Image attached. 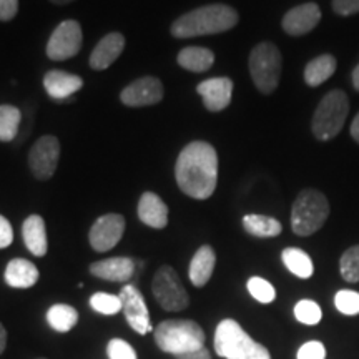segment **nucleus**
<instances>
[{"instance_id":"1","label":"nucleus","mask_w":359,"mask_h":359,"mask_svg":"<svg viewBox=\"0 0 359 359\" xmlns=\"http://www.w3.org/2000/svg\"><path fill=\"white\" fill-rule=\"evenodd\" d=\"M175 178L180 190L190 198L208 200L218 183L217 150L201 140L188 143L177 158Z\"/></svg>"},{"instance_id":"2","label":"nucleus","mask_w":359,"mask_h":359,"mask_svg":"<svg viewBox=\"0 0 359 359\" xmlns=\"http://www.w3.org/2000/svg\"><path fill=\"white\" fill-rule=\"evenodd\" d=\"M238 24V12L224 4L195 8L173 22L170 32L175 39H191L231 30Z\"/></svg>"},{"instance_id":"3","label":"nucleus","mask_w":359,"mask_h":359,"mask_svg":"<svg viewBox=\"0 0 359 359\" xmlns=\"http://www.w3.org/2000/svg\"><path fill=\"white\" fill-rule=\"evenodd\" d=\"M215 351L224 359H271L268 349L251 339L235 320H223L217 326Z\"/></svg>"},{"instance_id":"4","label":"nucleus","mask_w":359,"mask_h":359,"mask_svg":"<svg viewBox=\"0 0 359 359\" xmlns=\"http://www.w3.org/2000/svg\"><path fill=\"white\" fill-rule=\"evenodd\" d=\"M155 343L161 351L178 354L195 351L205 346V331L198 323L190 320H168L155 327Z\"/></svg>"},{"instance_id":"5","label":"nucleus","mask_w":359,"mask_h":359,"mask_svg":"<svg viewBox=\"0 0 359 359\" xmlns=\"http://www.w3.org/2000/svg\"><path fill=\"white\" fill-rule=\"evenodd\" d=\"M330 217V203L325 193L306 188L296 196L291 208V228L298 236H309L318 230Z\"/></svg>"},{"instance_id":"6","label":"nucleus","mask_w":359,"mask_h":359,"mask_svg":"<svg viewBox=\"0 0 359 359\" xmlns=\"http://www.w3.org/2000/svg\"><path fill=\"white\" fill-rule=\"evenodd\" d=\"M349 114V100L343 90H331L318 103L313 114L311 130L320 142H330L344 127Z\"/></svg>"},{"instance_id":"7","label":"nucleus","mask_w":359,"mask_h":359,"mask_svg":"<svg viewBox=\"0 0 359 359\" xmlns=\"http://www.w3.org/2000/svg\"><path fill=\"white\" fill-rule=\"evenodd\" d=\"M250 75L255 87L264 95H269L278 88L281 79L283 57L280 48L271 42H262L250 53Z\"/></svg>"},{"instance_id":"8","label":"nucleus","mask_w":359,"mask_h":359,"mask_svg":"<svg viewBox=\"0 0 359 359\" xmlns=\"http://www.w3.org/2000/svg\"><path fill=\"white\" fill-rule=\"evenodd\" d=\"M151 291L165 311L178 313L187 309L190 304V298H188L187 290L183 288L177 271L168 264L161 266L155 273L154 281H151Z\"/></svg>"},{"instance_id":"9","label":"nucleus","mask_w":359,"mask_h":359,"mask_svg":"<svg viewBox=\"0 0 359 359\" xmlns=\"http://www.w3.org/2000/svg\"><path fill=\"white\" fill-rule=\"evenodd\" d=\"M82 27L77 20H64L57 25L47 43V57L50 60H69L82 48Z\"/></svg>"},{"instance_id":"10","label":"nucleus","mask_w":359,"mask_h":359,"mask_svg":"<svg viewBox=\"0 0 359 359\" xmlns=\"http://www.w3.org/2000/svg\"><path fill=\"white\" fill-rule=\"evenodd\" d=\"M60 160V142L52 135L40 137L30 148L29 167L37 180H48L53 177Z\"/></svg>"},{"instance_id":"11","label":"nucleus","mask_w":359,"mask_h":359,"mask_svg":"<svg viewBox=\"0 0 359 359\" xmlns=\"http://www.w3.org/2000/svg\"><path fill=\"white\" fill-rule=\"evenodd\" d=\"M118 296L122 299V311L125 314V320L132 326L133 331H137L142 336L148 334L150 331H155L154 326H151L150 311H148L145 298L137 290V286L125 285Z\"/></svg>"},{"instance_id":"12","label":"nucleus","mask_w":359,"mask_h":359,"mask_svg":"<svg viewBox=\"0 0 359 359\" xmlns=\"http://www.w3.org/2000/svg\"><path fill=\"white\" fill-rule=\"evenodd\" d=\"M125 233V218L118 213L103 215L93 223L90 228L88 241L92 248L103 253V251H110L120 243Z\"/></svg>"},{"instance_id":"13","label":"nucleus","mask_w":359,"mask_h":359,"mask_svg":"<svg viewBox=\"0 0 359 359\" xmlns=\"http://www.w3.org/2000/svg\"><path fill=\"white\" fill-rule=\"evenodd\" d=\"M163 98V83L155 77H142L125 87L120 93V100L127 107L156 105Z\"/></svg>"},{"instance_id":"14","label":"nucleus","mask_w":359,"mask_h":359,"mask_svg":"<svg viewBox=\"0 0 359 359\" xmlns=\"http://www.w3.org/2000/svg\"><path fill=\"white\" fill-rule=\"evenodd\" d=\"M321 20V8L316 4L309 2L303 6L293 7L291 11L286 12L283 17V30L291 37H302L311 32V30L320 24Z\"/></svg>"},{"instance_id":"15","label":"nucleus","mask_w":359,"mask_h":359,"mask_svg":"<svg viewBox=\"0 0 359 359\" xmlns=\"http://www.w3.org/2000/svg\"><path fill=\"white\" fill-rule=\"evenodd\" d=\"M196 92L203 98V105L210 111H222L231 103L233 80L228 77L208 79L198 83Z\"/></svg>"},{"instance_id":"16","label":"nucleus","mask_w":359,"mask_h":359,"mask_svg":"<svg viewBox=\"0 0 359 359\" xmlns=\"http://www.w3.org/2000/svg\"><path fill=\"white\" fill-rule=\"evenodd\" d=\"M43 87L53 100H67L83 87V80L64 70H48L43 77Z\"/></svg>"},{"instance_id":"17","label":"nucleus","mask_w":359,"mask_h":359,"mask_svg":"<svg viewBox=\"0 0 359 359\" xmlns=\"http://www.w3.org/2000/svg\"><path fill=\"white\" fill-rule=\"evenodd\" d=\"M125 48V37L120 32H111L105 35L95 45L92 55H90V67L93 70H105L122 55Z\"/></svg>"},{"instance_id":"18","label":"nucleus","mask_w":359,"mask_h":359,"mask_svg":"<svg viewBox=\"0 0 359 359\" xmlns=\"http://www.w3.org/2000/svg\"><path fill=\"white\" fill-rule=\"evenodd\" d=\"M90 273L93 276L102 278V280L114 281V283H125L133 276L135 273V262L127 257H115L107 258L102 262H95L90 264Z\"/></svg>"},{"instance_id":"19","label":"nucleus","mask_w":359,"mask_h":359,"mask_svg":"<svg viewBox=\"0 0 359 359\" xmlns=\"http://www.w3.org/2000/svg\"><path fill=\"white\" fill-rule=\"evenodd\" d=\"M138 218L147 226L161 230L168 224V206L156 193L145 191L138 201Z\"/></svg>"},{"instance_id":"20","label":"nucleus","mask_w":359,"mask_h":359,"mask_svg":"<svg viewBox=\"0 0 359 359\" xmlns=\"http://www.w3.org/2000/svg\"><path fill=\"white\" fill-rule=\"evenodd\" d=\"M39 268L25 258H13L12 262H8L6 275H4L7 285L15 290L32 288L35 283L39 281Z\"/></svg>"},{"instance_id":"21","label":"nucleus","mask_w":359,"mask_h":359,"mask_svg":"<svg viewBox=\"0 0 359 359\" xmlns=\"http://www.w3.org/2000/svg\"><path fill=\"white\" fill-rule=\"evenodd\" d=\"M215 264H217V255H215L212 246L203 245L201 248H198L195 257L191 258L190 269H188L190 281L196 288H203L206 283L210 281L215 271Z\"/></svg>"},{"instance_id":"22","label":"nucleus","mask_w":359,"mask_h":359,"mask_svg":"<svg viewBox=\"0 0 359 359\" xmlns=\"http://www.w3.org/2000/svg\"><path fill=\"white\" fill-rule=\"evenodd\" d=\"M22 236H24L25 246L34 257L42 258L47 255L48 241L47 230H45V222L40 215H30L22 226Z\"/></svg>"},{"instance_id":"23","label":"nucleus","mask_w":359,"mask_h":359,"mask_svg":"<svg viewBox=\"0 0 359 359\" xmlns=\"http://www.w3.org/2000/svg\"><path fill=\"white\" fill-rule=\"evenodd\" d=\"M338 62L330 53H323V55L313 58L311 62L304 69V82L309 87H320L334 75Z\"/></svg>"},{"instance_id":"24","label":"nucleus","mask_w":359,"mask_h":359,"mask_svg":"<svg viewBox=\"0 0 359 359\" xmlns=\"http://www.w3.org/2000/svg\"><path fill=\"white\" fill-rule=\"evenodd\" d=\"M177 60L182 69L201 74L213 67L215 53L205 47H187L178 53Z\"/></svg>"},{"instance_id":"25","label":"nucleus","mask_w":359,"mask_h":359,"mask_svg":"<svg viewBox=\"0 0 359 359\" xmlns=\"http://www.w3.org/2000/svg\"><path fill=\"white\" fill-rule=\"evenodd\" d=\"M47 323L57 333H69L72 327L77 326L79 311L65 303H57L48 308Z\"/></svg>"},{"instance_id":"26","label":"nucleus","mask_w":359,"mask_h":359,"mask_svg":"<svg viewBox=\"0 0 359 359\" xmlns=\"http://www.w3.org/2000/svg\"><path fill=\"white\" fill-rule=\"evenodd\" d=\"M245 231L257 238H275L283 231L281 223L276 218L264 215H246L243 218Z\"/></svg>"},{"instance_id":"27","label":"nucleus","mask_w":359,"mask_h":359,"mask_svg":"<svg viewBox=\"0 0 359 359\" xmlns=\"http://www.w3.org/2000/svg\"><path fill=\"white\" fill-rule=\"evenodd\" d=\"M281 259L285 266L288 268V271L293 273L294 276L302 278V280H308L313 276L314 264L306 251L299 248H286L283 250Z\"/></svg>"},{"instance_id":"28","label":"nucleus","mask_w":359,"mask_h":359,"mask_svg":"<svg viewBox=\"0 0 359 359\" xmlns=\"http://www.w3.org/2000/svg\"><path fill=\"white\" fill-rule=\"evenodd\" d=\"M22 114L13 105H0V142H12L19 133Z\"/></svg>"},{"instance_id":"29","label":"nucleus","mask_w":359,"mask_h":359,"mask_svg":"<svg viewBox=\"0 0 359 359\" xmlns=\"http://www.w3.org/2000/svg\"><path fill=\"white\" fill-rule=\"evenodd\" d=\"M339 271L348 283L359 281V245L344 251L339 262Z\"/></svg>"},{"instance_id":"30","label":"nucleus","mask_w":359,"mask_h":359,"mask_svg":"<svg viewBox=\"0 0 359 359\" xmlns=\"http://www.w3.org/2000/svg\"><path fill=\"white\" fill-rule=\"evenodd\" d=\"M246 288H248L250 294L253 296L255 299L263 304H269L275 302L276 298V290L271 283L264 280V278L253 276L250 278L248 283H246Z\"/></svg>"},{"instance_id":"31","label":"nucleus","mask_w":359,"mask_h":359,"mask_svg":"<svg viewBox=\"0 0 359 359\" xmlns=\"http://www.w3.org/2000/svg\"><path fill=\"white\" fill-rule=\"evenodd\" d=\"M294 318L299 323H303V325L314 326L321 321L323 311L320 304L313 302V299H302L294 306Z\"/></svg>"},{"instance_id":"32","label":"nucleus","mask_w":359,"mask_h":359,"mask_svg":"<svg viewBox=\"0 0 359 359\" xmlns=\"http://www.w3.org/2000/svg\"><path fill=\"white\" fill-rule=\"evenodd\" d=\"M90 306L95 309L97 313L105 314V316H111V314H116L122 311V299L120 296L109 294V293H95L90 298Z\"/></svg>"},{"instance_id":"33","label":"nucleus","mask_w":359,"mask_h":359,"mask_svg":"<svg viewBox=\"0 0 359 359\" xmlns=\"http://www.w3.org/2000/svg\"><path fill=\"white\" fill-rule=\"evenodd\" d=\"M334 306L346 316L359 314V293L353 290H341L334 296Z\"/></svg>"},{"instance_id":"34","label":"nucleus","mask_w":359,"mask_h":359,"mask_svg":"<svg viewBox=\"0 0 359 359\" xmlns=\"http://www.w3.org/2000/svg\"><path fill=\"white\" fill-rule=\"evenodd\" d=\"M107 354L109 359H138L137 351L123 339H110L107 344Z\"/></svg>"},{"instance_id":"35","label":"nucleus","mask_w":359,"mask_h":359,"mask_svg":"<svg viewBox=\"0 0 359 359\" xmlns=\"http://www.w3.org/2000/svg\"><path fill=\"white\" fill-rule=\"evenodd\" d=\"M326 348L320 341H308L302 348L298 349L296 359H325Z\"/></svg>"},{"instance_id":"36","label":"nucleus","mask_w":359,"mask_h":359,"mask_svg":"<svg viewBox=\"0 0 359 359\" xmlns=\"http://www.w3.org/2000/svg\"><path fill=\"white\" fill-rule=\"evenodd\" d=\"M333 11L343 17L354 15L359 12V0H333Z\"/></svg>"},{"instance_id":"37","label":"nucleus","mask_w":359,"mask_h":359,"mask_svg":"<svg viewBox=\"0 0 359 359\" xmlns=\"http://www.w3.org/2000/svg\"><path fill=\"white\" fill-rule=\"evenodd\" d=\"M12 241H13L12 224L6 217H2V215H0V250L11 246Z\"/></svg>"},{"instance_id":"38","label":"nucleus","mask_w":359,"mask_h":359,"mask_svg":"<svg viewBox=\"0 0 359 359\" xmlns=\"http://www.w3.org/2000/svg\"><path fill=\"white\" fill-rule=\"evenodd\" d=\"M17 12H19V0H0V20H12Z\"/></svg>"},{"instance_id":"39","label":"nucleus","mask_w":359,"mask_h":359,"mask_svg":"<svg viewBox=\"0 0 359 359\" xmlns=\"http://www.w3.org/2000/svg\"><path fill=\"white\" fill-rule=\"evenodd\" d=\"M175 358L177 359H212V354H210L208 349L203 346L200 349H195V351L178 354V356H175Z\"/></svg>"},{"instance_id":"40","label":"nucleus","mask_w":359,"mask_h":359,"mask_svg":"<svg viewBox=\"0 0 359 359\" xmlns=\"http://www.w3.org/2000/svg\"><path fill=\"white\" fill-rule=\"evenodd\" d=\"M349 133H351L353 140L359 145V111H358V115L353 118L351 128H349Z\"/></svg>"},{"instance_id":"41","label":"nucleus","mask_w":359,"mask_h":359,"mask_svg":"<svg viewBox=\"0 0 359 359\" xmlns=\"http://www.w3.org/2000/svg\"><path fill=\"white\" fill-rule=\"evenodd\" d=\"M6 348H7V331L2 323H0V354L6 351Z\"/></svg>"},{"instance_id":"42","label":"nucleus","mask_w":359,"mask_h":359,"mask_svg":"<svg viewBox=\"0 0 359 359\" xmlns=\"http://www.w3.org/2000/svg\"><path fill=\"white\" fill-rule=\"evenodd\" d=\"M351 79H353V87H354V90H356V92H359V64H358L356 67H354Z\"/></svg>"},{"instance_id":"43","label":"nucleus","mask_w":359,"mask_h":359,"mask_svg":"<svg viewBox=\"0 0 359 359\" xmlns=\"http://www.w3.org/2000/svg\"><path fill=\"white\" fill-rule=\"evenodd\" d=\"M52 4H57V6H65V4L74 2V0H50Z\"/></svg>"}]
</instances>
